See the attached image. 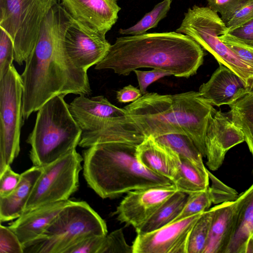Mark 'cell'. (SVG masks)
<instances>
[{"label": "cell", "mask_w": 253, "mask_h": 253, "mask_svg": "<svg viewBox=\"0 0 253 253\" xmlns=\"http://www.w3.org/2000/svg\"><path fill=\"white\" fill-rule=\"evenodd\" d=\"M69 108L82 130L81 147L109 142L138 145L146 138L125 109L115 106L103 95L88 98L80 95Z\"/></svg>", "instance_id": "cell-5"}, {"label": "cell", "mask_w": 253, "mask_h": 253, "mask_svg": "<svg viewBox=\"0 0 253 253\" xmlns=\"http://www.w3.org/2000/svg\"><path fill=\"white\" fill-rule=\"evenodd\" d=\"M138 162L150 170L170 179L176 176L180 164L178 154L166 145L149 136L137 146Z\"/></svg>", "instance_id": "cell-19"}, {"label": "cell", "mask_w": 253, "mask_h": 253, "mask_svg": "<svg viewBox=\"0 0 253 253\" xmlns=\"http://www.w3.org/2000/svg\"><path fill=\"white\" fill-rule=\"evenodd\" d=\"M245 141L242 131L220 110L211 117L205 137L206 165L212 170L222 165L227 152Z\"/></svg>", "instance_id": "cell-15"}, {"label": "cell", "mask_w": 253, "mask_h": 253, "mask_svg": "<svg viewBox=\"0 0 253 253\" xmlns=\"http://www.w3.org/2000/svg\"><path fill=\"white\" fill-rule=\"evenodd\" d=\"M235 229L225 253H245L253 241V184L238 195Z\"/></svg>", "instance_id": "cell-22"}, {"label": "cell", "mask_w": 253, "mask_h": 253, "mask_svg": "<svg viewBox=\"0 0 253 253\" xmlns=\"http://www.w3.org/2000/svg\"><path fill=\"white\" fill-rule=\"evenodd\" d=\"M72 201L46 204L24 212L8 226L25 250L38 240L60 211Z\"/></svg>", "instance_id": "cell-17"}, {"label": "cell", "mask_w": 253, "mask_h": 253, "mask_svg": "<svg viewBox=\"0 0 253 253\" xmlns=\"http://www.w3.org/2000/svg\"><path fill=\"white\" fill-rule=\"evenodd\" d=\"M59 0H0V28L9 36L14 60L25 62L38 41L42 23Z\"/></svg>", "instance_id": "cell-9"}, {"label": "cell", "mask_w": 253, "mask_h": 253, "mask_svg": "<svg viewBox=\"0 0 253 253\" xmlns=\"http://www.w3.org/2000/svg\"><path fill=\"white\" fill-rule=\"evenodd\" d=\"M105 236L87 237L68 249L65 253H99Z\"/></svg>", "instance_id": "cell-36"}, {"label": "cell", "mask_w": 253, "mask_h": 253, "mask_svg": "<svg viewBox=\"0 0 253 253\" xmlns=\"http://www.w3.org/2000/svg\"><path fill=\"white\" fill-rule=\"evenodd\" d=\"M228 29L217 13L209 7L194 5L184 13L176 32L183 33L211 53L219 64L238 75L247 86L253 77V68L240 59L219 38Z\"/></svg>", "instance_id": "cell-8"}, {"label": "cell", "mask_w": 253, "mask_h": 253, "mask_svg": "<svg viewBox=\"0 0 253 253\" xmlns=\"http://www.w3.org/2000/svg\"><path fill=\"white\" fill-rule=\"evenodd\" d=\"M178 191L175 186H154L127 193L113 215L121 223L135 229L144 224L171 195Z\"/></svg>", "instance_id": "cell-13"}, {"label": "cell", "mask_w": 253, "mask_h": 253, "mask_svg": "<svg viewBox=\"0 0 253 253\" xmlns=\"http://www.w3.org/2000/svg\"><path fill=\"white\" fill-rule=\"evenodd\" d=\"M155 138L170 147L179 157L184 158L197 166L205 169L203 156L193 142L187 135L179 133H170L161 135Z\"/></svg>", "instance_id": "cell-26"}, {"label": "cell", "mask_w": 253, "mask_h": 253, "mask_svg": "<svg viewBox=\"0 0 253 253\" xmlns=\"http://www.w3.org/2000/svg\"><path fill=\"white\" fill-rule=\"evenodd\" d=\"M253 19V0H248L225 23L228 30L241 26Z\"/></svg>", "instance_id": "cell-39"}, {"label": "cell", "mask_w": 253, "mask_h": 253, "mask_svg": "<svg viewBox=\"0 0 253 253\" xmlns=\"http://www.w3.org/2000/svg\"><path fill=\"white\" fill-rule=\"evenodd\" d=\"M202 213L145 234H137L132 244L133 253H186L189 234Z\"/></svg>", "instance_id": "cell-14"}, {"label": "cell", "mask_w": 253, "mask_h": 253, "mask_svg": "<svg viewBox=\"0 0 253 253\" xmlns=\"http://www.w3.org/2000/svg\"><path fill=\"white\" fill-rule=\"evenodd\" d=\"M199 92L217 106L231 104L248 93L242 79L222 64H219L210 80L200 86Z\"/></svg>", "instance_id": "cell-18"}, {"label": "cell", "mask_w": 253, "mask_h": 253, "mask_svg": "<svg viewBox=\"0 0 253 253\" xmlns=\"http://www.w3.org/2000/svg\"><path fill=\"white\" fill-rule=\"evenodd\" d=\"M53 36L80 68L87 71L105 56L111 44L105 36L73 18L58 2L55 6Z\"/></svg>", "instance_id": "cell-10"}, {"label": "cell", "mask_w": 253, "mask_h": 253, "mask_svg": "<svg viewBox=\"0 0 253 253\" xmlns=\"http://www.w3.org/2000/svg\"><path fill=\"white\" fill-rule=\"evenodd\" d=\"M188 194V198L183 210L171 222L203 212L208 210L213 203L210 186L205 190Z\"/></svg>", "instance_id": "cell-29"}, {"label": "cell", "mask_w": 253, "mask_h": 253, "mask_svg": "<svg viewBox=\"0 0 253 253\" xmlns=\"http://www.w3.org/2000/svg\"><path fill=\"white\" fill-rule=\"evenodd\" d=\"M188 195L179 191L171 195L144 224L135 229L137 234H145L170 223L183 210Z\"/></svg>", "instance_id": "cell-23"}, {"label": "cell", "mask_w": 253, "mask_h": 253, "mask_svg": "<svg viewBox=\"0 0 253 253\" xmlns=\"http://www.w3.org/2000/svg\"><path fill=\"white\" fill-rule=\"evenodd\" d=\"M225 34L239 42L253 47V19L237 27L227 30Z\"/></svg>", "instance_id": "cell-40"}, {"label": "cell", "mask_w": 253, "mask_h": 253, "mask_svg": "<svg viewBox=\"0 0 253 253\" xmlns=\"http://www.w3.org/2000/svg\"><path fill=\"white\" fill-rule=\"evenodd\" d=\"M0 34V80L8 72L14 60L13 42L2 28Z\"/></svg>", "instance_id": "cell-31"}, {"label": "cell", "mask_w": 253, "mask_h": 253, "mask_svg": "<svg viewBox=\"0 0 253 253\" xmlns=\"http://www.w3.org/2000/svg\"><path fill=\"white\" fill-rule=\"evenodd\" d=\"M208 173L209 179L211 181L210 188L212 195L213 204L218 205L237 199L238 195L234 189L224 184L209 170Z\"/></svg>", "instance_id": "cell-33"}, {"label": "cell", "mask_w": 253, "mask_h": 253, "mask_svg": "<svg viewBox=\"0 0 253 253\" xmlns=\"http://www.w3.org/2000/svg\"><path fill=\"white\" fill-rule=\"evenodd\" d=\"M247 88L248 93H253V77L248 82Z\"/></svg>", "instance_id": "cell-42"}, {"label": "cell", "mask_w": 253, "mask_h": 253, "mask_svg": "<svg viewBox=\"0 0 253 253\" xmlns=\"http://www.w3.org/2000/svg\"><path fill=\"white\" fill-rule=\"evenodd\" d=\"M21 177V174L14 172L7 167L0 174V197H5L10 194L18 185Z\"/></svg>", "instance_id": "cell-38"}, {"label": "cell", "mask_w": 253, "mask_h": 253, "mask_svg": "<svg viewBox=\"0 0 253 253\" xmlns=\"http://www.w3.org/2000/svg\"><path fill=\"white\" fill-rule=\"evenodd\" d=\"M55 6L42 23L38 41L21 75L24 119H28L55 96L87 95L91 92L87 71L77 67L54 39Z\"/></svg>", "instance_id": "cell-1"}, {"label": "cell", "mask_w": 253, "mask_h": 253, "mask_svg": "<svg viewBox=\"0 0 253 253\" xmlns=\"http://www.w3.org/2000/svg\"><path fill=\"white\" fill-rule=\"evenodd\" d=\"M211 209L212 220L203 253H225L235 229L237 200L218 204Z\"/></svg>", "instance_id": "cell-20"}, {"label": "cell", "mask_w": 253, "mask_h": 253, "mask_svg": "<svg viewBox=\"0 0 253 253\" xmlns=\"http://www.w3.org/2000/svg\"></svg>", "instance_id": "cell-43"}, {"label": "cell", "mask_w": 253, "mask_h": 253, "mask_svg": "<svg viewBox=\"0 0 253 253\" xmlns=\"http://www.w3.org/2000/svg\"><path fill=\"white\" fill-rule=\"evenodd\" d=\"M137 145L119 142L96 143L83 152V174L102 199L114 198L138 189L173 184L169 178L143 166Z\"/></svg>", "instance_id": "cell-4"}, {"label": "cell", "mask_w": 253, "mask_h": 253, "mask_svg": "<svg viewBox=\"0 0 253 253\" xmlns=\"http://www.w3.org/2000/svg\"><path fill=\"white\" fill-rule=\"evenodd\" d=\"M124 108L146 137L186 135L206 157L205 137L215 109L199 91L167 95L147 92Z\"/></svg>", "instance_id": "cell-3"}, {"label": "cell", "mask_w": 253, "mask_h": 253, "mask_svg": "<svg viewBox=\"0 0 253 253\" xmlns=\"http://www.w3.org/2000/svg\"><path fill=\"white\" fill-rule=\"evenodd\" d=\"M59 1L60 5L73 18L104 36L117 22L118 12L121 9L118 5V0Z\"/></svg>", "instance_id": "cell-16"}, {"label": "cell", "mask_w": 253, "mask_h": 253, "mask_svg": "<svg viewBox=\"0 0 253 253\" xmlns=\"http://www.w3.org/2000/svg\"><path fill=\"white\" fill-rule=\"evenodd\" d=\"M99 253H133V248L126 243L122 229H119L104 237Z\"/></svg>", "instance_id": "cell-30"}, {"label": "cell", "mask_w": 253, "mask_h": 253, "mask_svg": "<svg viewBox=\"0 0 253 253\" xmlns=\"http://www.w3.org/2000/svg\"><path fill=\"white\" fill-rule=\"evenodd\" d=\"M17 236L8 227L0 225V253H23Z\"/></svg>", "instance_id": "cell-34"}, {"label": "cell", "mask_w": 253, "mask_h": 253, "mask_svg": "<svg viewBox=\"0 0 253 253\" xmlns=\"http://www.w3.org/2000/svg\"><path fill=\"white\" fill-rule=\"evenodd\" d=\"M61 95L46 102L38 111L36 122L27 142L35 166L43 167L76 149L82 130Z\"/></svg>", "instance_id": "cell-6"}, {"label": "cell", "mask_w": 253, "mask_h": 253, "mask_svg": "<svg viewBox=\"0 0 253 253\" xmlns=\"http://www.w3.org/2000/svg\"><path fill=\"white\" fill-rule=\"evenodd\" d=\"M107 232L105 221L86 202L72 201L24 253H65L87 237L106 236Z\"/></svg>", "instance_id": "cell-7"}, {"label": "cell", "mask_w": 253, "mask_h": 253, "mask_svg": "<svg viewBox=\"0 0 253 253\" xmlns=\"http://www.w3.org/2000/svg\"><path fill=\"white\" fill-rule=\"evenodd\" d=\"M171 0H163L146 13L136 24L127 29L119 30L120 34L126 35H139L145 34L150 29L156 28L159 22L166 17L170 8Z\"/></svg>", "instance_id": "cell-28"}, {"label": "cell", "mask_w": 253, "mask_h": 253, "mask_svg": "<svg viewBox=\"0 0 253 253\" xmlns=\"http://www.w3.org/2000/svg\"><path fill=\"white\" fill-rule=\"evenodd\" d=\"M208 7L218 12L225 24L248 0H206Z\"/></svg>", "instance_id": "cell-32"}, {"label": "cell", "mask_w": 253, "mask_h": 253, "mask_svg": "<svg viewBox=\"0 0 253 253\" xmlns=\"http://www.w3.org/2000/svg\"><path fill=\"white\" fill-rule=\"evenodd\" d=\"M83 161V157L74 149L42 167L24 212L46 204L69 200L78 189Z\"/></svg>", "instance_id": "cell-12"}, {"label": "cell", "mask_w": 253, "mask_h": 253, "mask_svg": "<svg viewBox=\"0 0 253 253\" xmlns=\"http://www.w3.org/2000/svg\"><path fill=\"white\" fill-rule=\"evenodd\" d=\"M180 157L178 171L172 181L178 191L189 194L203 191L209 186L208 170Z\"/></svg>", "instance_id": "cell-24"}, {"label": "cell", "mask_w": 253, "mask_h": 253, "mask_svg": "<svg viewBox=\"0 0 253 253\" xmlns=\"http://www.w3.org/2000/svg\"><path fill=\"white\" fill-rule=\"evenodd\" d=\"M204 55L202 47L186 35L176 32L145 33L117 38L95 69L127 76L135 70L150 68L188 78L197 73Z\"/></svg>", "instance_id": "cell-2"}, {"label": "cell", "mask_w": 253, "mask_h": 253, "mask_svg": "<svg viewBox=\"0 0 253 253\" xmlns=\"http://www.w3.org/2000/svg\"><path fill=\"white\" fill-rule=\"evenodd\" d=\"M22 97L21 76L12 65L0 80V174L20 152Z\"/></svg>", "instance_id": "cell-11"}, {"label": "cell", "mask_w": 253, "mask_h": 253, "mask_svg": "<svg viewBox=\"0 0 253 253\" xmlns=\"http://www.w3.org/2000/svg\"><path fill=\"white\" fill-rule=\"evenodd\" d=\"M133 72L136 76L139 89L142 95L147 93V88L151 84L161 78L172 75L169 72L159 69H153L151 71L136 69Z\"/></svg>", "instance_id": "cell-37"}, {"label": "cell", "mask_w": 253, "mask_h": 253, "mask_svg": "<svg viewBox=\"0 0 253 253\" xmlns=\"http://www.w3.org/2000/svg\"><path fill=\"white\" fill-rule=\"evenodd\" d=\"M229 106L230 118L244 133L253 159V93H247Z\"/></svg>", "instance_id": "cell-25"}, {"label": "cell", "mask_w": 253, "mask_h": 253, "mask_svg": "<svg viewBox=\"0 0 253 253\" xmlns=\"http://www.w3.org/2000/svg\"><path fill=\"white\" fill-rule=\"evenodd\" d=\"M42 167L34 166L21 173V180L15 190L5 197H0V221L16 219L23 214Z\"/></svg>", "instance_id": "cell-21"}, {"label": "cell", "mask_w": 253, "mask_h": 253, "mask_svg": "<svg viewBox=\"0 0 253 253\" xmlns=\"http://www.w3.org/2000/svg\"><path fill=\"white\" fill-rule=\"evenodd\" d=\"M139 89L129 84L117 92V100L121 103L134 102L142 96Z\"/></svg>", "instance_id": "cell-41"}, {"label": "cell", "mask_w": 253, "mask_h": 253, "mask_svg": "<svg viewBox=\"0 0 253 253\" xmlns=\"http://www.w3.org/2000/svg\"><path fill=\"white\" fill-rule=\"evenodd\" d=\"M225 33L219 36V38L240 59L253 68V47L239 42Z\"/></svg>", "instance_id": "cell-35"}, {"label": "cell", "mask_w": 253, "mask_h": 253, "mask_svg": "<svg viewBox=\"0 0 253 253\" xmlns=\"http://www.w3.org/2000/svg\"><path fill=\"white\" fill-rule=\"evenodd\" d=\"M212 217L211 209L203 212L193 225L188 239L186 253H203Z\"/></svg>", "instance_id": "cell-27"}]
</instances>
